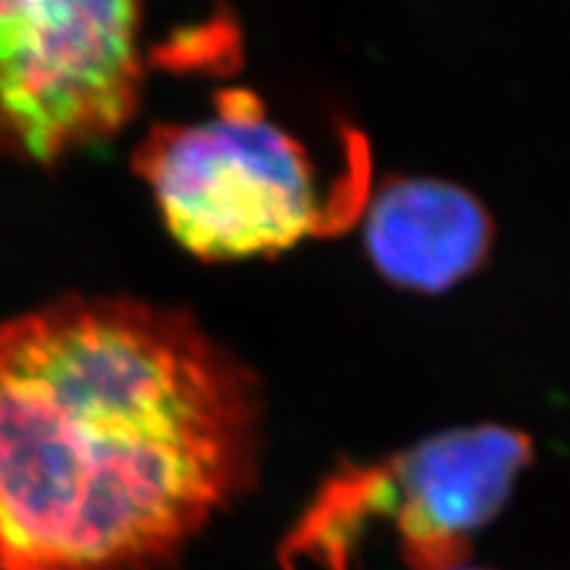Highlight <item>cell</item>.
I'll list each match as a JSON object with an SVG mask.
<instances>
[{
    "mask_svg": "<svg viewBox=\"0 0 570 570\" xmlns=\"http://www.w3.org/2000/svg\"><path fill=\"white\" fill-rule=\"evenodd\" d=\"M252 370L194 315L63 296L0 323V570H159L254 483Z\"/></svg>",
    "mask_w": 570,
    "mask_h": 570,
    "instance_id": "cell-1",
    "label": "cell"
},
{
    "mask_svg": "<svg viewBox=\"0 0 570 570\" xmlns=\"http://www.w3.org/2000/svg\"><path fill=\"white\" fill-rule=\"evenodd\" d=\"M135 173L167 230L212 262L281 254L338 230L365 204L354 190H320L304 142L244 88L219 90L212 117L151 127L135 151Z\"/></svg>",
    "mask_w": 570,
    "mask_h": 570,
    "instance_id": "cell-2",
    "label": "cell"
},
{
    "mask_svg": "<svg viewBox=\"0 0 570 570\" xmlns=\"http://www.w3.org/2000/svg\"><path fill=\"white\" fill-rule=\"evenodd\" d=\"M494 225L479 198L431 177H394L367 206L365 246L391 283L439 294L481 267Z\"/></svg>",
    "mask_w": 570,
    "mask_h": 570,
    "instance_id": "cell-5",
    "label": "cell"
},
{
    "mask_svg": "<svg viewBox=\"0 0 570 570\" xmlns=\"http://www.w3.org/2000/svg\"><path fill=\"white\" fill-rule=\"evenodd\" d=\"M460 570H465V568H460Z\"/></svg>",
    "mask_w": 570,
    "mask_h": 570,
    "instance_id": "cell-6",
    "label": "cell"
},
{
    "mask_svg": "<svg viewBox=\"0 0 570 570\" xmlns=\"http://www.w3.org/2000/svg\"><path fill=\"white\" fill-rule=\"evenodd\" d=\"M142 11L130 0H0V151L56 164L138 111Z\"/></svg>",
    "mask_w": 570,
    "mask_h": 570,
    "instance_id": "cell-4",
    "label": "cell"
},
{
    "mask_svg": "<svg viewBox=\"0 0 570 570\" xmlns=\"http://www.w3.org/2000/svg\"><path fill=\"white\" fill-rule=\"evenodd\" d=\"M531 454L525 433L483 423L439 433L381 462H344L323 481L291 537L317 566L352 570L365 531L386 518L410 570H460L473 537L504 508Z\"/></svg>",
    "mask_w": 570,
    "mask_h": 570,
    "instance_id": "cell-3",
    "label": "cell"
}]
</instances>
